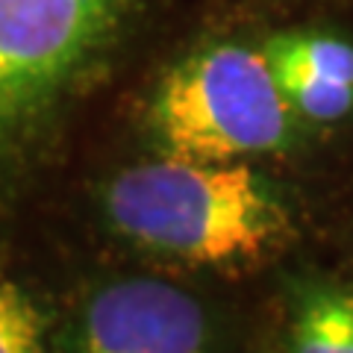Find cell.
Segmentation results:
<instances>
[{
	"label": "cell",
	"instance_id": "obj_7",
	"mask_svg": "<svg viewBox=\"0 0 353 353\" xmlns=\"http://www.w3.org/2000/svg\"><path fill=\"white\" fill-rule=\"evenodd\" d=\"M271 74L277 80L285 103L294 106L297 112L315 121H336L353 109V85L327 80V77L309 74L289 65H271Z\"/></svg>",
	"mask_w": 353,
	"mask_h": 353
},
{
	"label": "cell",
	"instance_id": "obj_1",
	"mask_svg": "<svg viewBox=\"0 0 353 353\" xmlns=\"http://www.w3.org/2000/svg\"><path fill=\"white\" fill-rule=\"evenodd\" d=\"M106 212L136 245L201 265L259 256L285 230L280 203L248 165L176 157L118 174Z\"/></svg>",
	"mask_w": 353,
	"mask_h": 353
},
{
	"label": "cell",
	"instance_id": "obj_5",
	"mask_svg": "<svg viewBox=\"0 0 353 353\" xmlns=\"http://www.w3.org/2000/svg\"><path fill=\"white\" fill-rule=\"evenodd\" d=\"M294 353H353V294L315 292L292 330Z\"/></svg>",
	"mask_w": 353,
	"mask_h": 353
},
{
	"label": "cell",
	"instance_id": "obj_2",
	"mask_svg": "<svg viewBox=\"0 0 353 353\" xmlns=\"http://www.w3.org/2000/svg\"><path fill=\"white\" fill-rule=\"evenodd\" d=\"M124 0H0V192L94 65Z\"/></svg>",
	"mask_w": 353,
	"mask_h": 353
},
{
	"label": "cell",
	"instance_id": "obj_8",
	"mask_svg": "<svg viewBox=\"0 0 353 353\" xmlns=\"http://www.w3.org/2000/svg\"><path fill=\"white\" fill-rule=\"evenodd\" d=\"M0 353H48V315L9 280H0Z\"/></svg>",
	"mask_w": 353,
	"mask_h": 353
},
{
	"label": "cell",
	"instance_id": "obj_3",
	"mask_svg": "<svg viewBox=\"0 0 353 353\" xmlns=\"http://www.w3.org/2000/svg\"><path fill=\"white\" fill-rule=\"evenodd\" d=\"M289 109L268 59L218 44L168 74L153 103V127L176 159L230 162L280 150L292 130Z\"/></svg>",
	"mask_w": 353,
	"mask_h": 353
},
{
	"label": "cell",
	"instance_id": "obj_4",
	"mask_svg": "<svg viewBox=\"0 0 353 353\" xmlns=\"http://www.w3.org/2000/svg\"><path fill=\"white\" fill-rule=\"evenodd\" d=\"M77 353H206L201 303L159 280H124L97 292Z\"/></svg>",
	"mask_w": 353,
	"mask_h": 353
},
{
	"label": "cell",
	"instance_id": "obj_6",
	"mask_svg": "<svg viewBox=\"0 0 353 353\" xmlns=\"http://www.w3.org/2000/svg\"><path fill=\"white\" fill-rule=\"evenodd\" d=\"M268 65H289L353 85V48L324 36H280L265 50Z\"/></svg>",
	"mask_w": 353,
	"mask_h": 353
}]
</instances>
